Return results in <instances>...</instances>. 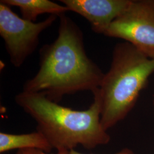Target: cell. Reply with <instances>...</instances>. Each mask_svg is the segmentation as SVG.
<instances>
[{"label":"cell","instance_id":"obj_5","mask_svg":"<svg viewBox=\"0 0 154 154\" xmlns=\"http://www.w3.org/2000/svg\"><path fill=\"white\" fill-rule=\"evenodd\" d=\"M103 34L123 39L154 58V0H132Z\"/></svg>","mask_w":154,"mask_h":154},{"label":"cell","instance_id":"obj_2","mask_svg":"<svg viewBox=\"0 0 154 154\" xmlns=\"http://www.w3.org/2000/svg\"><path fill=\"white\" fill-rule=\"evenodd\" d=\"M99 88L93 92L92 104L82 111L60 105L39 93L22 91L16 96L15 101L35 121L37 131L44 135L57 152H69L78 145L91 150L110 140L100 123Z\"/></svg>","mask_w":154,"mask_h":154},{"label":"cell","instance_id":"obj_1","mask_svg":"<svg viewBox=\"0 0 154 154\" xmlns=\"http://www.w3.org/2000/svg\"><path fill=\"white\" fill-rule=\"evenodd\" d=\"M58 35L40 50V67L23 85V91L44 94L58 103L66 95L100 88L105 74L85 49L82 30L65 14L58 16Z\"/></svg>","mask_w":154,"mask_h":154},{"label":"cell","instance_id":"obj_7","mask_svg":"<svg viewBox=\"0 0 154 154\" xmlns=\"http://www.w3.org/2000/svg\"><path fill=\"white\" fill-rule=\"evenodd\" d=\"M35 149L50 153L53 149L44 135L38 131L29 134L0 133V152L13 149Z\"/></svg>","mask_w":154,"mask_h":154},{"label":"cell","instance_id":"obj_6","mask_svg":"<svg viewBox=\"0 0 154 154\" xmlns=\"http://www.w3.org/2000/svg\"><path fill=\"white\" fill-rule=\"evenodd\" d=\"M69 11L77 13L91 23L95 33L103 34L132 0H61Z\"/></svg>","mask_w":154,"mask_h":154},{"label":"cell","instance_id":"obj_10","mask_svg":"<svg viewBox=\"0 0 154 154\" xmlns=\"http://www.w3.org/2000/svg\"><path fill=\"white\" fill-rule=\"evenodd\" d=\"M68 154H85L81 152H78L77 151L74 150V149H72L70 151H69ZM134 154L131 149H122L121 151H119V152H117L116 154Z\"/></svg>","mask_w":154,"mask_h":154},{"label":"cell","instance_id":"obj_8","mask_svg":"<svg viewBox=\"0 0 154 154\" xmlns=\"http://www.w3.org/2000/svg\"><path fill=\"white\" fill-rule=\"evenodd\" d=\"M8 5L18 7L23 19L35 22L40 14L48 13L58 17L69 11L65 6H62L49 0H1Z\"/></svg>","mask_w":154,"mask_h":154},{"label":"cell","instance_id":"obj_3","mask_svg":"<svg viewBox=\"0 0 154 154\" xmlns=\"http://www.w3.org/2000/svg\"><path fill=\"white\" fill-rule=\"evenodd\" d=\"M153 72L154 58L127 42L116 45L110 69L99 88L100 123L105 130L126 117Z\"/></svg>","mask_w":154,"mask_h":154},{"label":"cell","instance_id":"obj_4","mask_svg":"<svg viewBox=\"0 0 154 154\" xmlns=\"http://www.w3.org/2000/svg\"><path fill=\"white\" fill-rule=\"evenodd\" d=\"M11 7L0 2V35L5 41L11 62L20 67L36 49L41 33L49 28L58 16L50 15L41 22H31L20 17Z\"/></svg>","mask_w":154,"mask_h":154},{"label":"cell","instance_id":"obj_11","mask_svg":"<svg viewBox=\"0 0 154 154\" xmlns=\"http://www.w3.org/2000/svg\"></svg>","mask_w":154,"mask_h":154},{"label":"cell","instance_id":"obj_9","mask_svg":"<svg viewBox=\"0 0 154 154\" xmlns=\"http://www.w3.org/2000/svg\"><path fill=\"white\" fill-rule=\"evenodd\" d=\"M69 152L67 151H58L56 154H68ZM16 154H50L42 150L38 149H19L17 151Z\"/></svg>","mask_w":154,"mask_h":154}]
</instances>
